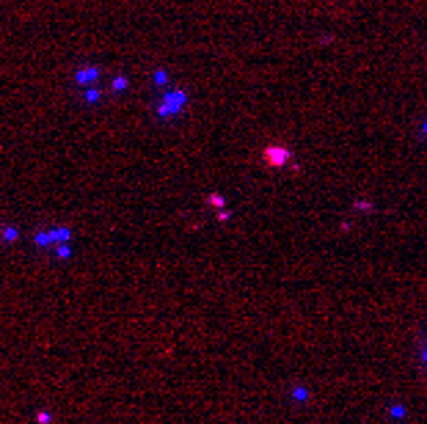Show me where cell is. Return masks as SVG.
I'll use <instances>...</instances> for the list:
<instances>
[{"label": "cell", "mask_w": 427, "mask_h": 424, "mask_svg": "<svg viewBox=\"0 0 427 424\" xmlns=\"http://www.w3.org/2000/svg\"><path fill=\"white\" fill-rule=\"evenodd\" d=\"M287 152L284 149H267V163H273V165H281Z\"/></svg>", "instance_id": "obj_1"}, {"label": "cell", "mask_w": 427, "mask_h": 424, "mask_svg": "<svg viewBox=\"0 0 427 424\" xmlns=\"http://www.w3.org/2000/svg\"><path fill=\"white\" fill-rule=\"evenodd\" d=\"M97 80V69H83V72H77V83H91Z\"/></svg>", "instance_id": "obj_2"}, {"label": "cell", "mask_w": 427, "mask_h": 424, "mask_svg": "<svg viewBox=\"0 0 427 424\" xmlns=\"http://www.w3.org/2000/svg\"><path fill=\"white\" fill-rule=\"evenodd\" d=\"M3 240H6V243H14V240H17V229H3Z\"/></svg>", "instance_id": "obj_3"}, {"label": "cell", "mask_w": 427, "mask_h": 424, "mask_svg": "<svg viewBox=\"0 0 427 424\" xmlns=\"http://www.w3.org/2000/svg\"><path fill=\"white\" fill-rule=\"evenodd\" d=\"M124 85H127V80H124V77L113 80V91H124Z\"/></svg>", "instance_id": "obj_4"}, {"label": "cell", "mask_w": 427, "mask_h": 424, "mask_svg": "<svg viewBox=\"0 0 427 424\" xmlns=\"http://www.w3.org/2000/svg\"><path fill=\"white\" fill-rule=\"evenodd\" d=\"M36 422H39V424H50V413H47V410H42V413L36 416Z\"/></svg>", "instance_id": "obj_5"}, {"label": "cell", "mask_w": 427, "mask_h": 424, "mask_svg": "<svg viewBox=\"0 0 427 424\" xmlns=\"http://www.w3.org/2000/svg\"><path fill=\"white\" fill-rule=\"evenodd\" d=\"M97 99H99V91H97V88L94 91H88V102H97Z\"/></svg>", "instance_id": "obj_6"}, {"label": "cell", "mask_w": 427, "mask_h": 424, "mask_svg": "<svg viewBox=\"0 0 427 424\" xmlns=\"http://www.w3.org/2000/svg\"><path fill=\"white\" fill-rule=\"evenodd\" d=\"M0 226H3V223H0ZM0 240H3V234H0Z\"/></svg>", "instance_id": "obj_7"}]
</instances>
